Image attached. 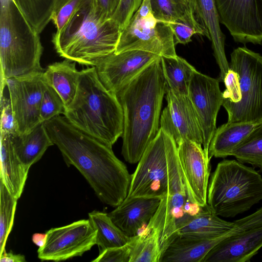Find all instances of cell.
Returning <instances> with one entry per match:
<instances>
[{
  "label": "cell",
  "instance_id": "obj_1",
  "mask_svg": "<svg viewBox=\"0 0 262 262\" xmlns=\"http://www.w3.org/2000/svg\"><path fill=\"white\" fill-rule=\"evenodd\" d=\"M68 166L76 167L99 199L113 207L128 194L132 174L112 146L74 126L60 115L44 122Z\"/></svg>",
  "mask_w": 262,
  "mask_h": 262
},
{
  "label": "cell",
  "instance_id": "obj_2",
  "mask_svg": "<svg viewBox=\"0 0 262 262\" xmlns=\"http://www.w3.org/2000/svg\"><path fill=\"white\" fill-rule=\"evenodd\" d=\"M166 91L160 57L116 94L123 113L121 153L130 164L140 161L158 133Z\"/></svg>",
  "mask_w": 262,
  "mask_h": 262
},
{
  "label": "cell",
  "instance_id": "obj_3",
  "mask_svg": "<svg viewBox=\"0 0 262 262\" xmlns=\"http://www.w3.org/2000/svg\"><path fill=\"white\" fill-rule=\"evenodd\" d=\"M120 33L113 19L104 18L96 0H85L52 42L61 57L95 67L115 51Z\"/></svg>",
  "mask_w": 262,
  "mask_h": 262
},
{
  "label": "cell",
  "instance_id": "obj_4",
  "mask_svg": "<svg viewBox=\"0 0 262 262\" xmlns=\"http://www.w3.org/2000/svg\"><path fill=\"white\" fill-rule=\"evenodd\" d=\"M63 115L74 126L111 146L122 136V108L116 95L102 84L95 67L80 71L75 96Z\"/></svg>",
  "mask_w": 262,
  "mask_h": 262
},
{
  "label": "cell",
  "instance_id": "obj_5",
  "mask_svg": "<svg viewBox=\"0 0 262 262\" xmlns=\"http://www.w3.org/2000/svg\"><path fill=\"white\" fill-rule=\"evenodd\" d=\"M187 193L173 139L160 127L138 162L126 198H170Z\"/></svg>",
  "mask_w": 262,
  "mask_h": 262
},
{
  "label": "cell",
  "instance_id": "obj_6",
  "mask_svg": "<svg viewBox=\"0 0 262 262\" xmlns=\"http://www.w3.org/2000/svg\"><path fill=\"white\" fill-rule=\"evenodd\" d=\"M39 34L24 17L13 0H1V89L7 79L43 72Z\"/></svg>",
  "mask_w": 262,
  "mask_h": 262
},
{
  "label": "cell",
  "instance_id": "obj_7",
  "mask_svg": "<svg viewBox=\"0 0 262 262\" xmlns=\"http://www.w3.org/2000/svg\"><path fill=\"white\" fill-rule=\"evenodd\" d=\"M222 105L229 123L262 122V56L246 47L231 54Z\"/></svg>",
  "mask_w": 262,
  "mask_h": 262
},
{
  "label": "cell",
  "instance_id": "obj_8",
  "mask_svg": "<svg viewBox=\"0 0 262 262\" xmlns=\"http://www.w3.org/2000/svg\"><path fill=\"white\" fill-rule=\"evenodd\" d=\"M262 200V177L238 160L219 162L209 181L207 206L215 214L233 217Z\"/></svg>",
  "mask_w": 262,
  "mask_h": 262
},
{
  "label": "cell",
  "instance_id": "obj_9",
  "mask_svg": "<svg viewBox=\"0 0 262 262\" xmlns=\"http://www.w3.org/2000/svg\"><path fill=\"white\" fill-rule=\"evenodd\" d=\"M174 39L168 25L153 14L149 0L141 6L121 31L116 54L139 50L166 57H176Z\"/></svg>",
  "mask_w": 262,
  "mask_h": 262
},
{
  "label": "cell",
  "instance_id": "obj_10",
  "mask_svg": "<svg viewBox=\"0 0 262 262\" xmlns=\"http://www.w3.org/2000/svg\"><path fill=\"white\" fill-rule=\"evenodd\" d=\"M235 231L214 246L202 262H248L262 247V207L233 221Z\"/></svg>",
  "mask_w": 262,
  "mask_h": 262
},
{
  "label": "cell",
  "instance_id": "obj_11",
  "mask_svg": "<svg viewBox=\"0 0 262 262\" xmlns=\"http://www.w3.org/2000/svg\"><path fill=\"white\" fill-rule=\"evenodd\" d=\"M46 234L45 244L37 250L41 260L58 261L80 256L96 245V230L89 219L51 228Z\"/></svg>",
  "mask_w": 262,
  "mask_h": 262
},
{
  "label": "cell",
  "instance_id": "obj_12",
  "mask_svg": "<svg viewBox=\"0 0 262 262\" xmlns=\"http://www.w3.org/2000/svg\"><path fill=\"white\" fill-rule=\"evenodd\" d=\"M43 73L8 78L5 81L18 134L27 133L42 123L40 106L46 85Z\"/></svg>",
  "mask_w": 262,
  "mask_h": 262
},
{
  "label": "cell",
  "instance_id": "obj_13",
  "mask_svg": "<svg viewBox=\"0 0 262 262\" xmlns=\"http://www.w3.org/2000/svg\"><path fill=\"white\" fill-rule=\"evenodd\" d=\"M220 23L234 41L262 44V0H214Z\"/></svg>",
  "mask_w": 262,
  "mask_h": 262
},
{
  "label": "cell",
  "instance_id": "obj_14",
  "mask_svg": "<svg viewBox=\"0 0 262 262\" xmlns=\"http://www.w3.org/2000/svg\"><path fill=\"white\" fill-rule=\"evenodd\" d=\"M219 81L195 70L189 86L188 96L200 122L203 134L202 145L208 156L209 144L216 129L217 115L223 101Z\"/></svg>",
  "mask_w": 262,
  "mask_h": 262
},
{
  "label": "cell",
  "instance_id": "obj_15",
  "mask_svg": "<svg viewBox=\"0 0 262 262\" xmlns=\"http://www.w3.org/2000/svg\"><path fill=\"white\" fill-rule=\"evenodd\" d=\"M161 56L155 54L130 50L105 56L95 68L104 86L116 94L149 64Z\"/></svg>",
  "mask_w": 262,
  "mask_h": 262
},
{
  "label": "cell",
  "instance_id": "obj_16",
  "mask_svg": "<svg viewBox=\"0 0 262 262\" xmlns=\"http://www.w3.org/2000/svg\"><path fill=\"white\" fill-rule=\"evenodd\" d=\"M166 98L167 104L162 112L160 127L173 139L177 145L187 139L202 145L201 126L188 95L167 90Z\"/></svg>",
  "mask_w": 262,
  "mask_h": 262
},
{
  "label": "cell",
  "instance_id": "obj_17",
  "mask_svg": "<svg viewBox=\"0 0 262 262\" xmlns=\"http://www.w3.org/2000/svg\"><path fill=\"white\" fill-rule=\"evenodd\" d=\"M177 147L188 199L193 204L205 207L207 206L210 160L202 145L191 140H184Z\"/></svg>",
  "mask_w": 262,
  "mask_h": 262
},
{
  "label": "cell",
  "instance_id": "obj_18",
  "mask_svg": "<svg viewBox=\"0 0 262 262\" xmlns=\"http://www.w3.org/2000/svg\"><path fill=\"white\" fill-rule=\"evenodd\" d=\"M193 16L211 42L213 54L220 69L219 81H223L230 69L225 52V35L221 31L214 0H187Z\"/></svg>",
  "mask_w": 262,
  "mask_h": 262
},
{
  "label": "cell",
  "instance_id": "obj_19",
  "mask_svg": "<svg viewBox=\"0 0 262 262\" xmlns=\"http://www.w3.org/2000/svg\"><path fill=\"white\" fill-rule=\"evenodd\" d=\"M158 198L135 197L125 200L108 213L114 224L127 236L138 234L155 215L160 204Z\"/></svg>",
  "mask_w": 262,
  "mask_h": 262
},
{
  "label": "cell",
  "instance_id": "obj_20",
  "mask_svg": "<svg viewBox=\"0 0 262 262\" xmlns=\"http://www.w3.org/2000/svg\"><path fill=\"white\" fill-rule=\"evenodd\" d=\"M234 222L224 220L206 206L198 212L186 214L176 224V234L203 239H212L228 232Z\"/></svg>",
  "mask_w": 262,
  "mask_h": 262
},
{
  "label": "cell",
  "instance_id": "obj_21",
  "mask_svg": "<svg viewBox=\"0 0 262 262\" xmlns=\"http://www.w3.org/2000/svg\"><path fill=\"white\" fill-rule=\"evenodd\" d=\"M235 230L234 225L228 232L212 239L177 235L163 252L160 262H202L214 246L232 234Z\"/></svg>",
  "mask_w": 262,
  "mask_h": 262
},
{
  "label": "cell",
  "instance_id": "obj_22",
  "mask_svg": "<svg viewBox=\"0 0 262 262\" xmlns=\"http://www.w3.org/2000/svg\"><path fill=\"white\" fill-rule=\"evenodd\" d=\"M1 177L9 192L18 199L28 177L27 169L15 153L10 135L1 134Z\"/></svg>",
  "mask_w": 262,
  "mask_h": 262
},
{
  "label": "cell",
  "instance_id": "obj_23",
  "mask_svg": "<svg viewBox=\"0 0 262 262\" xmlns=\"http://www.w3.org/2000/svg\"><path fill=\"white\" fill-rule=\"evenodd\" d=\"M10 138L17 157L29 170L41 158L48 147L54 145L44 122L27 133L10 135Z\"/></svg>",
  "mask_w": 262,
  "mask_h": 262
},
{
  "label": "cell",
  "instance_id": "obj_24",
  "mask_svg": "<svg viewBox=\"0 0 262 262\" xmlns=\"http://www.w3.org/2000/svg\"><path fill=\"white\" fill-rule=\"evenodd\" d=\"M75 63L65 59L49 65L43 73L44 80L60 96L65 108L73 100L77 90L80 71Z\"/></svg>",
  "mask_w": 262,
  "mask_h": 262
},
{
  "label": "cell",
  "instance_id": "obj_25",
  "mask_svg": "<svg viewBox=\"0 0 262 262\" xmlns=\"http://www.w3.org/2000/svg\"><path fill=\"white\" fill-rule=\"evenodd\" d=\"M258 124L227 122L221 125L216 128L210 141L209 159L231 156L232 151Z\"/></svg>",
  "mask_w": 262,
  "mask_h": 262
},
{
  "label": "cell",
  "instance_id": "obj_26",
  "mask_svg": "<svg viewBox=\"0 0 262 262\" xmlns=\"http://www.w3.org/2000/svg\"><path fill=\"white\" fill-rule=\"evenodd\" d=\"M161 237L160 230L149 224L141 233L130 237V262H160L162 254Z\"/></svg>",
  "mask_w": 262,
  "mask_h": 262
},
{
  "label": "cell",
  "instance_id": "obj_27",
  "mask_svg": "<svg viewBox=\"0 0 262 262\" xmlns=\"http://www.w3.org/2000/svg\"><path fill=\"white\" fill-rule=\"evenodd\" d=\"M155 17L166 23L181 22L193 27L198 34L204 32L195 20L187 0H149Z\"/></svg>",
  "mask_w": 262,
  "mask_h": 262
},
{
  "label": "cell",
  "instance_id": "obj_28",
  "mask_svg": "<svg viewBox=\"0 0 262 262\" xmlns=\"http://www.w3.org/2000/svg\"><path fill=\"white\" fill-rule=\"evenodd\" d=\"M167 90L180 95H188L189 86L195 69L185 59L161 57Z\"/></svg>",
  "mask_w": 262,
  "mask_h": 262
},
{
  "label": "cell",
  "instance_id": "obj_29",
  "mask_svg": "<svg viewBox=\"0 0 262 262\" xmlns=\"http://www.w3.org/2000/svg\"><path fill=\"white\" fill-rule=\"evenodd\" d=\"M89 220L96 230V245L102 251L107 248L120 247L126 244L130 237L118 227L108 213L93 211L89 213Z\"/></svg>",
  "mask_w": 262,
  "mask_h": 262
},
{
  "label": "cell",
  "instance_id": "obj_30",
  "mask_svg": "<svg viewBox=\"0 0 262 262\" xmlns=\"http://www.w3.org/2000/svg\"><path fill=\"white\" fill-rule=\"evenodd\" d=\"M24 17L39 33L51 20L56 0H13Z\"/></svg>",
  "mask_w": 262,
  "mask_h": 262
},
{
  "label": "cell",
  "instance_id": "obj_31",
  "mask_svg": "<svg viewBox=\"0 0 262 262\" xmlns=\"http://www.w3.org/2000/svg\"><path fill=\"white\" fill-rule=\"evenodd\" d=\"M231 156L262 171V122L259 123L232 151Z\"/></svg>",
  "mask_w": 262,
  "mask_h": 262
},
{
  "label": "cell",
  "instance_id": "obj_32",
  "mask_svg": "<svg viewBox=\"0 0 262 262\" xmlns=\"http://www.w3.org/2000/svg\"><path fill=\"white\" fill-rule=\"evenodd\" d=\"M17 200L0 180V255L5 250L6 243L13 227Z\"/></svg>",
  "mask_w": 262,
  "mask_h": 262
},
{
  "label": "cell",
  "instance_id": "obj_33",
  "mask_svg": "<svg viewBox=\"0 0 262 262\" xmlns=\"http://www.w3.org/2000/svg\"><path fill=\"white\" fill-rule=\"evenodd\" d=\"M65 106L60 96L46 82L40 106L41 121L45 122L63 114Z\"/></svg>",
  "mask_w": 262,
  "mask_h": 262
},
{
  "label": "cell",
  "instance_id": "obj_34",
  "mask_svg": "<svg viewBox=\"0 0 262 262\" xmlns=\"http://www.w3.org/2000/svg\"><path fill=\"white\" fill-rule=\"evenodd\" d=\"M85 0H56L51 20L56 31L61 30Z\"/></svg>",
  "mask_w": 262,
  "mask_h": 262
},
{
  "label": "cell",
  "instance_id": "obj_35",
  "mask_svg": "<svg viewBox=\"0 0 262 262\" xmlns=\"http://www.w3.org/2000/svg\"><path fill=\"white\" fill-rule=\"evenodd\" d=\"M4 91L1 92V134L12 135L18 133L17 128L10 99Z\"/></svg>",
  "mask_w": 262,
  "mask_h": 262
},
{
  "label": "cell",
  "instance_id": "obj_36",
  "mask_svg": "<svg viewBox=\"0 0 262 262\" xmlns=\"http://www.w3.org/2000/svg\"><path fill=\"white\" fill-rule=\"evenodd\" d=\"M143 1V0H120L112 19L119 26L121 31L127 25Z\"/></svg>",
  "mask_w": 262,
  "mask_h": 262
},
{
  "label": "cell",
  "instance_id": "obj_37",
  "mask_svg": "<svg viewBox=\"0 0 262 262\" xmlns=\"http://www.w3.org/2000/svg\"><path fill=\"white\" fill-rule=\"evenodd\" d=\"M131 250V243L129 240L124 246L107 248L100 252L98 256L92 261L130 262Z\"/></svg>",
  "mask_w": 262,
  "mask_h": 262
},
{
  "label": "cell",
  "instance_id": "obj_38",
  "mask_svg": "<svg viewBox=\"0 0 262 262\" xmlns=\"http://www.w3.org/2000/svg\"><path fill=\"white\" fill-rule=\"evenodd\" d=\"M170 28L176 45L178 43L185 45L191 41L193 34H198L192 27L181 22L167 23Z\"/></svg>",
  "mask_w": 262,
  "mask_h": 262
},
{
  "label": "cell",
  "instance_id": "obj_39",
  "mask_svg": "<svg viewBox=\"0 0 262 262\" xmlns=\"http://www.w3.org/2000/svg\"><path fill=\"white\" fill-rule=\"evenodd\" d=\"M96 2L104 18L109 19L115 13L120 0H96Z\"/></svg>",
  "mask_w": 262,
  "mask_h": 262
},
{
  "label": "cell",
  "instance_id": "obj_40",
  "mask_svg": "<svg viewBox=\"0 0 262 262\" xmlns=\"http://www.w3.org/2000/svg\"><path fill=\"white\" fill-rule=\"evenodd\" d=\"M1 262H25V256L20 254H15L12 251L7 252L4 250L0 255Z\"/></svg>",
  "mask_w": 262,
  "mask_h": 262
},
{
  "label": "cell",
  "instance_id": "obj_41",
  "mask_svg": "<svg viewBox=\"0 0 262 262\" xmlns=\"http://www.w3.org/2000/svg\"><path fill=\"white\" fill-rule=\"evenodd\" d=\"M47 239V234L35 233L32 235V240L36 246L42 247L45 244Z\"/></svg>",
  "mask_w": 262,
  "mask_h": 262
}]
</instances>
